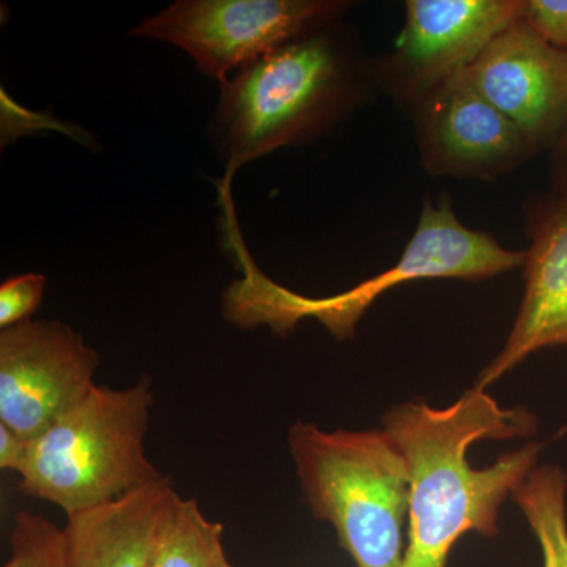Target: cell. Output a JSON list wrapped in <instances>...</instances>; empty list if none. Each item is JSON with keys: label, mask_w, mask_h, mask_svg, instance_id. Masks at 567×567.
Segmentation results:
<instances>
[{"label": "cell", "mask_w": 567, "mask_h": 567, "mask_svg": "<svg viewBox=\"0 0 567 567\" xmlns=\"http://www.w3.org/2000/svg\"><path fill=\"white\" fill-rule=\"evenodd\" d=\"M537 417L503 409L473 386L446 409L410 401L383 417V431L404 456L410 475L409 543L402 567H446L454 544L470 532L498 535L499 507L537 466L543 445L528 443L487 468L470 465L483 440L532 439Z\"/></svg>", "instance_id": "1"}, {"label": "cell", "mask_w": 567, "mask_h": 567, "mask_svg": "<svg viewBox=\"0 0 567 567\" xmlns=\"http://www.w3.org/2000/svg\"><path fill=\"white\" fill-rule=\"evenodd\" d=\"M287 442L309 509L333 525L354 565L402 567L410 475L391 436L298 421Z\"/></svg>", "instance_id": "2"}, {"label": "cell", "mask_w": 567, "mask_h": 567, "mask_svg": "<svg viewBox=\"0 0 567 567\" xmlns=\"http://www.w3.org/2000/svg\"><path fill=\"white\" fill-rule=\"evenodd\" d=\"M152 406L148 377L123 390L96 386L32 440L20 491L70 517L163 480L145 451Z\"/></svg>", "instance_id": "3"}, {"label": "cell", "mask_w": 567, "mask_h": 567, "mask_svg": "<svg viewBox=\"0 0 567 567\" xmlns=\"http://www.w3.org/2000/svg\"><path fill=\"white\" fill-rule=\"evenodd\" d=\"M344 69L327 37L309 35L268 52L224 82L213 141L229 167L293 144L333 112Z\"/></svg>", "instance_id": "4"}, {"label": "cell", "mask_w": 567, "mask_h": 567, "mask_svg": "<svg viewBox=\"0 0 567 567\" xmlns=\"http://www.w3.org/2000/svg\"><path fill=\"white\" fill-rule=\"evenodd\" d=\"M346 6L333 0H178L130 33L181 48L223 85L230 73L333 20Z\"/></svg>", "instance_id": "5"}, {"label": "cell", "mask_w": 567, "mask_h": 567, "mask_svg": "<svg viewBox=\"0 0 567 567\" xmlns=\"http://www.w3.org/2000/svg\"><path fill=\"white\" fill-rule=\"evenodd\" d=\"M525 257L527 252L507 251L491 235L466 229L450 205L435 207L425 200L412 240L390 270L323 300H308L278 289L271 295V309L281 324L315 316L339 338H350L365 309L395 286L427 278H491L520 267Z\"/></svg>", "instance_id": "6"}, {"label": "cell", "mask_w": 567, "mask_h": 567, "mask_svg": "<svg viewBox=\"0 0 567 567\" xmlns=\"http://www.w3.org/2000/svg\"><path fill=\"white\" fill-rule=\"evenodd\" d=\"M100 357L70 324L28 320L0 333V423L29 442L95 390Z\"/></svg>", "instance_id": "7"}, {"label": "cell", "mask_w": 567, "mask_h": 567, "mask_svg": "<svg viewBox=\"0 0 567 567\" xmlns=\"http://www.w3.org/2000/svg\"><path fill=\"white\" fill-rule=\"evenodd\" d=\"M465 71L529 151L557 145L567 125V51L539 39L520 18Z\"/></svg>", "instance_id": "8"}, {"label": "cell", "mask_w": 567, "mask_h": 567, "mask_svg": "<svg viewBox=\"0 0 567 567\" xmlns=\"http://www.w3.org/2000/svg\"><path fill=\"white\" fill-rule=\"evenodd\" d=\"M525 0H409L399 66L416 91H435L473 65L524 13Z\"/></svg>", "instance_id": "9"}, {"label": "cell", "mask_w": 567, "mask_h": 567, "mask_svg": "<svg viewBox=\"0 0 567 567\" xmlns=\"http://www.w3.org/2000/svg\"><path fill=\"white\" fill-rule=\"evenodd\" d=\"M532 235L516 323L502 352L477 377V390L486 391L537 350L567 346V185L540 207Z\"/></svg>", "instance_id": "10"}, {"label": "cell", "mask_w": 567, "mask_h": 567, "mask_svg": "<svg viewBox=\"0 0 567 567\" xmlns=\"http://www.w3.org/2000/svg\"><path fill=\"white\" fill-rule=\"evenodd\" d=\"M424 133L432 159L447 169H484L529 148L465 70L432 91Z\"/></svg>", "instance_id": "11"}, {"label": "cell", "mask_w": 567, "mask_h": 567, "mask_svg": "<svg viewBox=\"0 0 567 567\" xmlns=\"http://www.w3.org/2000/svg\"><path fill=\"white\" fill-rule=\"evenodd\" d=\"M175 494L164 476L106 505L66 517L71 567H148L156 529Z\"/></svg>", "instance_id": "12"}, {"label": "cell", "mask_w": 567, "mask_h": 567, "mask_svg": "<svg viewBox=\"0 0 567 567\" xmlns=\"http://www.w3.org/2000/svg\"><path fill=\"white\" fill-rule=\"evenodd\" d=\"M223 533V525L205 517L197 499L175 494L156 529L148 567H234Z\"/></svg>", "instance_id": "13"}, {"label": "cell", "mask_w": 567, "mask_h": 567, "mask_svg": "<svg viewBox=\"0 0 567 567\" xmlns=\"http://www.w3.org/2000/svg\"><path fill=\"white\" fill-rule=\"evenodd\" d=\"M567 473L558 465H537L513 499L535 533L543 567H567Z\"/></svg>", "instance_id": "14"}, {"label": "cell", "mask_w": 567, "mask_h": 567, "mask_svg": "<svg viewBox=\"0 0 567 567\" xmlns=\"http://www.w3.org/2000/svg\"><path fill=\"white\" fill-rule=\"evenodd\" d=\"M2 567H71L65 527L20 511L10 533V557Z\"/></svg>", "instance_id": "15"}, {"label": "cell", "mask_w": 567, "mask_h": 567, "mask_svg": "<svg viewBox=\"0 0 567 567\" xmlns=\"http://www.w3.org/2000/svg\"><path fill=\"white\" fill-rule=\"evenodd\" d=\"M47 278L39 274L13 276L0 286V328L31 320L43 301Z\"/></svg>", "instance_id": "16"}, {"label": "cell", "mask_w": 567, "mask_h": 567, "mask_svg": "<svg viewBox=\"0 0 567 567\" xmlns=\"http://www.w3.org/2000/svg\"><path fill=\"white\" fill-rule=\"evenodd\" d=\"M522 21L550 47L567 51V0H525Z\"/></svg>", "instance_id": "17"}, {"label": "cell", "mask_w": 567, "mask_h": 567, "mask_svg": "<svg viewBox=\"0 0 567 567\" xmlns=\"http://www.w3.org/2000/svg\"><path fill=\"white\" fill-rule=\"evenodd\" d=\"M29 453L31 442L9 425L0 423V468L20 476L28 465Z\"/></svg>", "instance_id": "18"}, {"label": "cell", "mask_w": 567, "mask_h": 567, "mask_svg": "<svg viewBox=\"0 0 567 567\" xmlns=\"http://www.w3.org/2000/svg\"><path fill=\"white\" fill-rule=\"evenodd\" d=\"M554 174L558 186L567 185V125L554 148Z\"/></svg>", "instance_id": "19"}]
</instances>
